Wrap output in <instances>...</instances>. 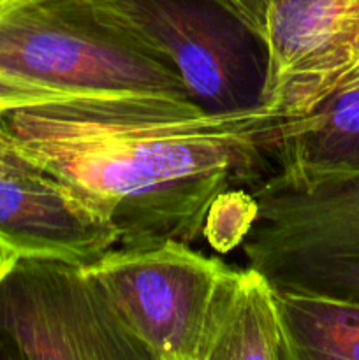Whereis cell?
<instances>
[{"label": "cell", "instance_id": "6da1fadb", "mask_svg": "<svg viewBox=\"0 0 359 360\" xmlns=\"http://www.w3.org/2000/svg\"><path fill=\"white\" fill-rule=\"evenodd\" d=\"M287 116L213 112L183 98H76L2 115L18 150L118 234V246L203 236L211 202L278 171Z\"/></svg>", "mask_w": 359, "mask_h": 360}, {"label": "cell", "instance_id": "7a4b0ae2", "mask_svg": "<svg viewBox=\"0 0 359 360\" xmlns=\"http://www.w3.org/2000/svg\"><path fill=\"white\" fill-rule=\"evenodd\" d=\"M0 72L84 98L190 101L162 53L88 0H25L0 14Z\"/></svg>", "mask_w": 359, "mask_h": 360}, {"label": "cell", "instance_id": "3957f363", "mask_svg": "<svg viewBox=\"0 0 359 360\" xmlns=\"http://www.w3.org/2000/svg\"><path fill=\"white\" fill-rule=\"evenodd\" d=\"M252 193L248 266L278 292L359 302V172L277 171Z\"/></svg>", "mask_w": 359, "mask_h": 360}, {"label": "cell", "instance_id": "277c9868", "mask_svg": "<svg viewBox=\"0 0 359 360\" xmlns=\"http://www.w3.org/2000/svg\"><path fill=\"white\" fill-rule=\"evenodd\" d=\"M165 56L190 101L213 112L266 105L270 48L263 32L224 0H88Z\"/></svg>", "mask_w": 359, "mask_h": 360}, {"label": "cell", "instance_id": "5b68a950", "mask_svg": "<svg viewBox=\"0 0 359 360\" xmlns=\"http://www.w3.org/2000/svg\"><path fill=\"white\" fill-rule=\"evenodd\" d=\"M150 360L84 266L0 255V360Z\"/></svg>", "mask_w": 359, "mask_h": 360}, {"label": "cell", "instance_id": "8992f818", "mask_svg": "<svg viewBox=\"0 0 359 360\" xmlns=\"http://www.w3.org/2000/svg\"><path fill=\"white\" fill-rule=\"evenodd\" d=\"M87 273L150 360H204L232 267L180 241L113 248Z\"/></svg>", "mask_w": 359, "mask_h": 360}, {"label": "cell", "instance_id": "52a82bcc", "mask_svg": "<svg viewBox=\"0 0 359 360\" xmlns=\"http://www.w3.org/2000/svg\"><path fill=\"white\" fill-rule=\"evenodd\" d=\"M266 108L299 118L359 86V0H271Z\"/></svg>", "mask_w": 359, "mask_h": 360}, {"label": "cell", "instance_id": "ba28073f", "mask_svg": "<svg viewBox=\"0 0 359 360\" xmlns=\"http://www.w3.org/2000/svg\"><path fill=\"white\" fill-rule=\"evenodd\" d=\"M116 246L115 229L51 176L0 183V255L88 266Z\"/></svg>", "mask_w": 359, "mask_h": 360}, {"label": "cell", "instance_id": "9c48e42d", "mask_svg": "<svg viewBox=\"0 0 359 360\" xmlns=\"http://www.w3.org/2000/svg\"><path fill=\"white\" fill-rule=\"evenodd\" d=\"M294 360L277 288L253 267L225 278L204 360Z\"/></svg>", "mask_w": 359, "mask_h": 360}, {"label": "cell", "instance_id": "30bf717a", "mask_svg": "<svg viewBox=\"0 0 359 360\" xmlns=\"http://www.w3.org/2000/svg\"><path fill=\"white\" fill-rule=\"evenodd\" d=\"M278 171L359 172V86L333 95L308 115L287 120Z\"/></svg>", "mask_w": 359, "mask_h": 360}, {"label": "cell", "instance_id": "8fae6325", "mask_svg": "<svg viewBox=\"0 0 359 360\" xmlns=\"http://www.w3.org/2000/svg\"><path fill=\"white\" fill-rule=\"evenodd\" d=\"M278 302L294 360H359V302L303 292Z\"/></svg>", "mask_w": 359, "mask_h": 360}, {"label": "cell", "instance_id": "7c38bea8", "mask_svg": "<svg viewBox=\"0 0 359 360\" xmlns=\"http://www.w3.org/2000/svg\"><path fill=\"white\" fill-rule=\"evenodd\" d=\"M257 200L250 188H231L211 202L203 236L213 250L227 253L245 241L257 218Z\"/></svg>", "mask_w": 359, "mask_h": 360}, {"label": "cell", "instance_id": "4fadbf2b", "mask_svg": "<svg viewBox=\"0 0 359 360\" xmlns=\"http://www.w3.org/2000/svg\"><path fill=\"white\" fill-rule=\"evenodd\" d=\"M76 98L84 97H77L69 91L55 90V88L42 86V84H35L11 76V74L0 72V112L28 108V105L69 102L76 101Z\"/></svg>", "mask_w": 359, "mask_h": 360}, {"label": "cell", "instance_id": "5bb4252c", "mask_svg": "<svg viewBox=\"0 0 359 360\" xmlns=\"http://www.w3.org/2000/svg\"><path fill=\"white\" fill-rule=\"evenodd\" d=\"M2 115L4 112H0V183L44 174L18 150L9 134L4 129Z\"/></svg>", "mask_w": 359, "mask_h": 360}, {"label": "cell", "instance_id": "9a60e30c", "mask_svg": "<svg viewBox=\"0 0 359 360\" xmlns=\"http://www.w3.org/2000/svg\"><path fill=\"white\" fill-rule=\"evenodd\" d=\"M241 13L259 32H266V16L271 0H224ZM266 37V35H264Z\"/></svg>", "mask_w": 359, "mask_h": 360}, {"label": "cell", "instance_id": "2e32d148", "mask_svg": "<svg viewBox=\"0 0 359 360\" xmlns=\"http://www.w3.org/2000/svg\"><path fill=\"white\" fill-rule=\"evenodd\" d=\"M21 2H25V0H0V14L6 13L7 9H11V7L18 6Z\"/></svg>", "mask_w": 359, "mask_h": 360}]
</instances>
